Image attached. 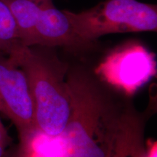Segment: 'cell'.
<instances>
[{
	"label": "cell",
	"mask_w": 157,
	"mask_h": 157,
	"mask_svg": "<svg viewBox=\"0 0 157 157\" xmlns=\"http://www.w3.org/2000/svg\"><path fill=\"white\" fill-rule=\"evenodd\" d=\"M50 48L20 44L7 56L23 71L28 80L36 129L56 137L68 123L71 101L65 78L68 66Z\"/></svg>",
	"instance_id": "7a4b0ae2"
},
{
	"label": "cell",
	"mask_w": 157,
	"mask_h": 157,
	"mask_svg": "<svg viewBox=\"0 0 157 157\" xmlns=\"http://www.w3.org/2000/svg\"><path fill=\"white\" fill-rule=\"evenodd\" d=\"M95 74L113 89L130 97L156 75V63L146 47L129 42L110 52Z\"/></svg>",
	"instance_id": "277c9868"
},
{
	"label": "cell",
	"mask_w": 157,
	"mask_h": 157,
	"mask_svg": "<svg viewBox=\"0 0 157 157\" xmlns=\"http://www.w3.org/2000/svg\"><path fill=\"white\" fill-rule=\"evenodd\" d=\"M133 157H157L156 140L149 139L144 148L139 151Z\"/></svg>",
	"instance_id": "9c48e42d"
},
{
	"label": "cell",
	"mask_w": 157,
	"mask_h": 157,
	"mask_svg": "<svg viewBox=\"0 0 157 157\" xmlns=\"http://www.w3.org/2000/svg\"><path fill=\"white\" fill-rule=\"evenodd\" d=\"M36 46L61 47L74 51L93 48L95 44L78 36L64 10L57 9L52 1L43 5L36 26Z\"/></svg>",
	"instance_id": "8992f818"
},
{
	"label": "cell",
	"mask_w": 157,
	"mask_h": 157,
	"mask_svg": "<svg viewBox=\"0 0 157 157\" xmlns=\"http://www.w3.org/2000/svg\"><path fill=\"white\" fill-rule=\"evenodd\" d=\"M71 113L62 137L67 157H111L129 102L82 68L68 71Z\"/></svg>",
	"instance_id": "6da1fadb"
},
{
	"label": "cell",
	"mask_w": 157,
	"mask_h": 157,
	"mask_svg": "<svg viewBox=\"0 0 157 157\" xmlns=\"http://www.w3.org/2000/svg\"><path fill=\"white\" fill-rule=\"evenodd\" d=\"M64 12L78 36L92 44L105 35L157 29L156 5L137 0H105L80 13Z\"/></svg>",
	"instance_id": "3957f363"
},
{
	"label": "cell",
	"mask_w": 157,
	"mask_h": 157,
	"mask_svg": "<svg viewBox=\"0 0 157 157\" xmlns=\"http://www.w3.org/2000/svg\"><path fill=\"white\" fill-rule=\"evenodd\" d=\"M20 44L16 24L8 6L0 0V52L8 55Z\"/></svg>",
	"instance_id": "ba28073f"
},
{
	"label": "cell",
	"mask_w": 157,
	"mask_h": 157,
	"mask_svg": "<svg viewBox=\"0 0 157 157\" xmlns=\"http://www.w3.org/2000/svg\"><path fill=\"white\" fill-rule=\"evenodd\" d=\"M10 143H0V157H4L7 151V147Z\"/></svg>",
	"instance_id": "30bf717a"
},
{
	"label": "cell",
	"mask_w": 157,
	"mask_h": 157,
	"mask_svg": "<svg viewBox=\"0 0 157 157\" xmlns=\"http://www.w3.org/2000/svg\"><path fill=\"white\" fill-rule=\"evenodd\" d=\"M36 1L39 2L40 3H44V2H48L52 1V0H36Z\"/></svg>",
	"instance_id": "7c38bea8"
},
{
	"label": "cell",
	"mask_w": 157,
	"mask_h": 157,
	"mask_svg": "<svg viewBox=\"0 0 157 157\" xmlns=\"http://www.w3.org/2000/svg\"><path fill=\"white\" fill-rule=\"evenodd\" d=\"M0 112L16 127L19 139L36 130L30 89L23 71L0 52Z\"/></svg>",
	"instance_id": "5b68a950"
},
{
	"label": "cell",
	"mask_w": 157,
	"mask_h": 157,
	"mask_svg": "<svg viewBox=\"0 0 157 157\" xmlns=\"http://www.w3.org/2000/svg\"><path fill=\"white\" fill-rule=\"evenodd\" d=\"M3 1L13 15L21 44L26 47L36 46V26L42 6L47 2L40 3L36 0Z\"/></svg>",
	"instance_id": "52a82bcc"
},
{
	"label": "cell",
	"mask_w": 157,
	"mask_h": 157,
	"mask_svg": "<svg viewBox=\"0 0 157 157\" xmlns=\"http://www.w3.org/2000/svg\"><path fill=\"white\" fill-rule=\"evenodd\" d=\"M4 157H13V150H10L7 151V153H6L5 156Z\"/></svg>",
	"instance_id": "8fae6325"
}]
</instances>
